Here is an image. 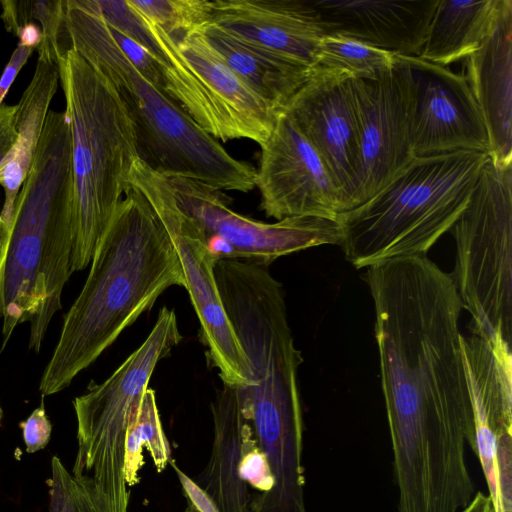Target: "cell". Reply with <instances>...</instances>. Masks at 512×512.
<instances>
[{"mask_svg":"<svg viewBox=\"0 0 512 512\" xmlns=\"http://www.w3.org/2000/svg\"><path fill=\"white\" fill-rule=\"evenodd\" d=\"M142 17L159 46L164 88L191 119L216 140L262 145L278 113L232 71L203 31L173 36Z\"/></svg>","mask_w":512,"mask_h":512,"instance_id":"9c48e42d","label":"cell"},{"mask_svg":"<svg viewBox=\"0 0 512 512\" xmlns=\"http://www.w3.org/2000/svg\"><path fill=\"white\" fill-rule=\"evenodd\" d=\"M0 234H1V217H0Z\"/></svg>","mask_w":512,"mask_h":512,"instance_id":"8d00e7d4","label":"cell"},{"mask_svg":"<svg viewBox=\"0 0 512 512\" xmlns=\"http://www.w3.org/2000/svg\"><path fill=\"white\" fill-rule=\"evenodd\" d=\"M202 31L232 71L277 113L313 70L241 41L211 23Z\"/></svg>","mask_w":512,"mask_h":512,"instance_id":"44dd1931","label":"cell"},{"mask_svg":"<svg viewBox=\"0 0 512 512\" xmlns=\"http://www.w3.org/2000/svg\"><path fill=\"white\" fill-rule=\"evenodd\" d=\"M49 512H104L91 492L78 482L57 456L51 459Z\"/></svg>","mask_w":512,"mask_h":512,"instance_id":"4316f807","label":"cell"},{"mask_svg":"<svg viewBox=\"0 0 512 512\" xmlns=\"http://www.w3.org/2000/svg\"><path fill=\"white\" fill-rule=\"evenodd\" d=\"M19 425L28 453L45 448L50 440L52 426L46 415L43 402Z\"/></svg>","mask_w":512,"mask_h":512,"instance_id":"f546056e","label":"cell"},{"mask_svg":"<svg viewBox=\"0 0 512 512\" xmlns=\"http://www.w3.org/2000/svg\"><path fill=\"white\" fill-rule=\"evenodd\" d=\"M34 49L18 44L0 78V105Z\"/></svg>","mask_w":512,"mask_h":512,"instance_id":"d6a6232c","label":"cell"},{"mask_svg":"<svg viewBox=\"0 0 512 512\" xmlns=\"http://www.w3.org/2000/svg\"><path fill=\"white\" fill-rule=\"evenodd\" d=\"M211 411V456L195 482L210 496L219 512H249L253 496L239 474L244 449L255 436L247 386L222 383L216 390Z\"/></svg>","mask_w":512,"mask_h":512,"instance_id":"d6986e66","label":"cell"},{"mask_svg":"<svg viewBox=\"0 0 512 512\" xmlns=\"http://www.w3.org/2000/svg\"><path fill=\"white\" fill-rule=\"evenodd\" d=\"M1 19L8 32L17 35L19 29L30 22L38 21L43 35L37 47L38 58L57 63L65 50L62 37H68L65 24V0H3Z\"/></svg>","mask_w":512,"mask_h":512,"instance_id":"cb8c5ba5","label":"cell"},{"mask_svg":"<svg viewBox=\"0 0 512 512\" xmlns=\"http://www.w3.org/2000/svg\"><path fill=\"white\" fill-rule=\"evenodd\" d=\"M353 85L360 151L359 206L416 158V98L411 69L403 55H396L393 66L377 78H353Z\"/></svg>","mask_w":512,"mask_h":512,"instance_id":"7c38bea8","label":"cell"},{"mask_svg":"<svg viewBox=\"0 0 512 512\" xmlns=\"http://www.w3.org/2000/svg\"><path fill=\"white\" fill-rule=\"evenodd\" d=\"M497 475L502 512H512V434L497 438Z\"/></svg>","mask_w":512,"mask_h":512,"instance_id":"f1b7e54d","label":"cell"},{"mask_svg":"<svg viewBox=\"0 0 512 512\" xmlns=\"http://www.w3.org/2000/svg\"><path fill=\"white\" fill-rule=\"evenodd\" d=\"M464 75L482 113L488 156L512 165V1L505 0L481 46L466 58Z\"/></svg>","mask_w":512,"mask_h":512,"instance_id":"ac0fdd59","label":"cell"},{"mask_svg":"<svg viewBox=\"0 0 512 512\" xmlns=\"http://www.w3.org/2000/svg\"><path fill=\"white\" fill-rule=\"evenodd\" d=\"M169 463L174 468L185 498L187 500V507L185 512H219L216 504L210 496L186 473H184L175 463L170 459Z\"/></svg>","mask_w":512,"mask_h":512,"instance_id":"4dcf8cb0","label":"cell"},{"mask_svg":"<svg viewBox=\"0 0 512 512\" xmlns=\"http://www.w3.org/2000/svg\"><path fill=\"white\" fill-rule=\"evenodd\" d=\"M395 56L355 39L325 35L319 45L316 67L340 70L355 79H375L393 66Z\"/></svg>","mask_w":512,"mask_h":512,"instance_id":"d4e9b609","label":"cell"},{"mask_svg":"<svg viewBox=\"0 0 512 512\" xmlns=\"http://www.w3.org/2000/svg\"><path fill=\"white\" fill-rule=\"evenodd\" d=\"M176 314L164 306L144 342L102 383L73 400L78 449L73 477L104 512H128L125 443L159 361L181 342Z\"/></svg>","mask_w":512,"mask_h":512,"instance_id":"52a82bcc","label":"cell"},{"mask_svg":"<svg viewBox=\"0 0 512 512\" xmlns=\"http://www.w3.org/2000/svg\"><path fill=\"white\" fill-rule=\"evenodd\" d=\"M145 18L173 36L202 30L210 21L213 1L129 0Z\"/></svg>","mask_w":512,"mask_h":512,"instance_id":"484cf974","label":"cell"},{"mask_svg":"<svg viewBox=\"0 0 512 512\" xmlns=\"http://www.w3.org/2000/svg\"><path fill=\"white\" fill-rule=\"evenodd\" d=\"M16 110L17 105H0V166L5 161L16 141Z\"/></svg>","mask_w":512,"mask_h":512,"instance_id":"1f68e13d","label":"cell"},{"mask_svg":"<svg viewBox=\"0 0 512 512\" xmlns=\"http://www.w3.org/2000/svg\"><path fill=\"white\" fill-rule=\"evenodd\" d=\"M415 87L416 157L474 151L489 154L486 125L464 74L406 56Z\"/></svg>","mask_w":512,"mask_h":512,"instance_id":"9a60e30c","label":"cell"},{"mask_svg":"<svg viewBox=\"0 0 512 512\" xmlns=\"http://www.w3.org/2000/svg\"><path fill=\"white\" fill-rule=\"evenodd\" d=\"M260 147L255 187L266 216L277 221L294 216L337 219L343 213L326 166L284 111L278 113L270 136Z\"/></svg>","mask_w":512,"mask_h":512,"instance_id":"5bb4252c","label":"cell"},{"mask_svg":"<svg viewBox=\"0 0 512 512\" xmlns=\"http://www.w3.org/2000/svg\"><path fill=\"white\" fill-rule=\"evenodd\" d=\"M71 133V273L91 262L139 158L133 122L111 84L74 49L57 60Z\"/></svg>","mask_w":512,"mask_h":512,"instance_id":"5b68a950","label":"cell"},{"mask_svg":"<svg viewBox=\"0 0 512 512\" xmlns=\"http://www.w3.org/2000/svg\"><path fill=\"white\" fill-rule=\"evenodd\" d=\"M397 495L435 500L471 480L472 405L460 346L463 306L451 273L427 255L366 268Z\"/></svg>","mask_w":512,"mask_h":512,"instance_id":"6da1fadb","label":"cell"},{"mask_svg":"<svg viewBox=\"0 0 512 512\" xmlns=\"http://www.w3.org/2000/svg\"><path fill=\"white\" fill-rule=\"evenodd\" d=\"M166 177L178 205L204 233L217 260L239 259L268 267L281 256L341 244L338 218L294 216L265 223L233 211L221 190L189 178Z\"/></svg>","mask_w":512,"mask_h":512,"instance_id":"8fae6325","label":"cell"},{"mask_svg":"<svg viewBox=\"0 0 512 512\" xmlns=\"http://www.w3.org/2000/svg\"><path fill=\"white\" fill-rule=\"evenodd\" d=\"M326 35L418 57L439 0H309Z\"/></svg>","mask_w":512,"mask_h":512,"instance_id":"e0dca14e","label":"cell"},{"mask_svg":"<svg viewBox=\"0 0 512 512\" xmlns=\"http://www.w3.org/2000/svg\"><path fill=\"white\" fill-rule=\"evenodd\" d=\"M488 155L416 157L381 191L338 216L341 246L356 268L427 255L466 209Z\"/></svg>","mask_w":512,"mask_h":512,"instance_id":"8992f818","label":"cell"},{"mask_svg":"<svg viewBox=\"0 0 512 512\" xmlns=\"http://www.w3.org/2000/svg\"><path fill=\"white\" fill-rule=\"evenodd\" d=\"M283 111L326 166L343 213L356 208L360 151L353 78L340 70L315 67Z\"/></svg>","mask_w":512,"mask_h":512,"instance_id":"4fadbf2b","label":"cell"},{"mask_svg":"<svg viewBox=\"0 0 512 512\" xmlns=\"http://www.w3.org/2000/svg\"><path fill=\"white\" fill-rule=\"evenodd\" d=\"M128 183L150 203L179 258L185 286L200 323L202 340L222 383L254 385L249 361L226 315L212 254L198 225L178 205L168 179L140 158L132 165Z\"/></svg>","mask_w":512,"mask_h":512,"instance_id":"30bf717a","label":"cell"},{"mask_svg":"<svg viewBox=\"0 0 512 512\" xmlns=\"http://www.w3.org/2000/svg\"><path fill=\"white\" fill-rule=\"evenodd\" d=\"M59 81L57 63L38 58L34 75L17 104L16 141L0 166V184L5 195L3 208L0 211V240L9 230L17 196L30 170L49 112V105L57 91Z\"/></svg>","mask_w":512,"mask_h":512,"instance_id":"ffe728a7","label":"cell"},{"mask_svg":"<svg viewBox=\"0 0 512 512\" xmlns=\"http://www.w3.org/2000/svg\"><path fill=\"white\" fill-rule=\"evenodd\" d=\"M239 474L248 487L264 494L270 491L274 481L266 456L260 448L256 435L247 443L242 454Z\"/></svg>","mask_w":512,"mask_h":512,"instance_id":"83f0119b","label":"cell"},{"mask_svg":"<svg viewBox=\"0 0 512 512\" xmlns=\"http://www.w3.org/2000/svg\"><path fill=\"white\" fill-rule=\"evenodd\" d=\"M505 0H439L419 58L447 67L474 53L493 29Z\"/></svg>","mask_w":512,"mask_h":512,"instance_id":"7402d4cb","label":"cell"},{"mask_svg":"<svg viewBox=\"0 0 512 512\" xmlns=\"http://www.w3.org/2000/svg\"><path fill=\"white\" fill-rule=\"evenodd\" d=\"M74 184L65 112L49 110L12 221L0 240V319L4 349L29 322L28 347L38 353L71 273Z\"/></svg>","mask_w":512,"mask_h":512,"instance_id":"3957f363","label":"cell"},{"mask_svg":"<svg viewBox=\"0 0 512 512\" xmlns=\"http://www.w3.org/2000/svg\"><path fill=\"white\" fill-rule=\"evenodd\" d=\"M70 46L115 89L133 122L142 161L165 176L218 190L249 192L256 170L202 130L166 91L129 60L93 0H65Z\"/></svg>","mask_w":512,"mask_h":512,"instance_id":"277c9868","label":"cell"},{"mask_svg":"<svg viewBox=\"0 0 512 512\" xmlns=\"http://www.w3.org/2000/svg\"><path fill=\"white\" fill-rule=\"evenodd\" d=\"M143 448L148 450L157 471L162 472L169 464L171 451L161 424L155 391L149 387L125 443L124 476L129 488L139 482Z\"/></svg>","mask_w":512,"mask_h":512,"instance_id":"603a6c76","label":"cell"},{"mask_svg":"<svg viewBox=\"0 0 512 512\" xmlns=\"http://www.w3.org/2000/svg\"><path fill=\"white\" fill-rule=\"evenodd\" d=\"M462 512H495L490 496L478 492Z\"/></svg>","mask_w":512,"mask_h":512,"instance_id":"e575fe53","label":"cell"},{"mask_svg":"<svg viewBox=\"0 0 512 512\" xmlns=\"http://www.w3.org/2000/svg\"><path fill=\"white\" fill-rule=\"evenodd\" d=\"M2 416H3V412H2V408L0 406V425H1Z\"/></svg>","mask_w":512,"mask_h":512,"instance_id":"d590c367","label":"cell"},{"mask_svg":"<svg viewBox=\"0 0 512 512\" xmlns=\"http://www.w3.org/2000/svg\"><path fill=\"white\" fill-rule=\"evenodd\" d=\"M452 234L451 273L471 331L512 342V165L487 157Z\"/></svg>","mask_w":512,"mask_h":512,"instance_id":"ba28073f","label":"cell"},{"mask_svg":"<svg viewBox=\"0 0 512 512\" xmlns=\"http://www.w3.org/2000/svg\"><path fill=\"white\" fill-rule=\"evenodd\" d=\"M66 313L40 379L41 395L67 388L172 286H185L176 250L147 199L129 184Z\"/></svg>","mask_w":512,"mask_h":512,"instance_id":"7a4b0ae2","label":"cell"},{"mask_svg":"<svg viewBox=\"0 0 512 512\" xmlns=\"http://www.w3.org/2000/svg\"><path fill=\"white\" fill-rule=\"evenodd\" d=\"M209 23L311 69L326 35L309 0H215Z\"/></svg>","mask_w":512,"mask_h":512,"instance_id":"2e32d148","label":"cell"},{"mask_svg":"<svg viewBox=\"0 0 512 512\" xmlns=\"http://www.w3.org/2000/svg\"><path fill=\"white\" fill-rule=\"evenodd\" d=\"M19 44L28 48L37 49L43 39L42 31L34 22L23 25L17 35Z\"/></svg>","mask_w":512,"mask_h":512,"instance_id":"836d02e7","label":"cell"}]
</instances>
